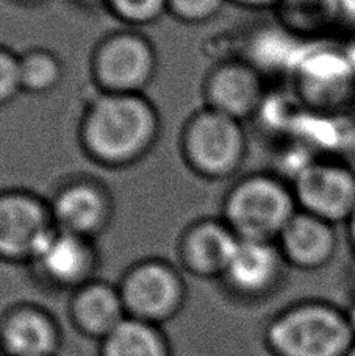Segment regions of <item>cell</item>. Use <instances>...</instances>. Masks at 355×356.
Masks as SVG:
<instances>
[{"mask_svg":"<svg viewBox=\"0 0 355 356\" xmlns=\"http://www.w3.org/2000/svg\"><path fill=\"white\" fill-rule=\"evenodd\" d=\"M297 72L303 92L318 105L346 104L355 89V69L340 50L320 49L301 56Z\"/></svg>","mask_w":355,"mask_h":356,"instance_id":"9","label":"cell"},{"mask_svg":"<svg viewBox=\"0 0 355 356\" xmlns=\"http://www.w3.org/2000/svg\"><path fill=\"white\" fill-rule=\"evenodd\" d=\"M21 86L29 92H47L60 83L63 67L54 54L47 50H31L19 58Z\"/></svg>","mask_w":355,"mask_h":356,"instance_id":"19","label":"cell"},{"mask_svg":"<svg viewBox=\"0 0 355 356\" xmlns=\"http://www.w3.org/2000/svg\"><path fill=\"white\" fill-rule=\"evenodd\" d=\"M21 89L19 58L13 56L10 52L0 50V104L15 97Z\"/></svg>","mask_w":355,"mask_h":356,"instance_id":"22","label":"cell"},{"mask_svg":"<svg viewBox=\"0 0 355 356\" xmlns=\"http://www.w3.org/2000/svg\"><path fill=\"white\" fill-rule=\"evenodd\" d=\"M244 144L239 120L212 108L196 114L183 139L189 164L199 174L212 178L235 172L244 156Z\"/></svg>","mask_w":355,"mask_h":356,"instance_id":"4","label":"cell"},{"mask_svg":"<svg viewBox=\"0 0 355 356\" xmlns=\"http://www.w3.org/2000/svg\"><path fill=\"white\" fill-rule=\"evenodd\" d=\"M282 257L301 269H320L337 253L338 236L335 225L297 209L278 236Z\"/></svg>","mask_w":355,"mask_h":356,"instance_id":"10","label":"cell"},{"mask_svg":"<svg viewBox=\"0 0 355 356\" xmlns=\"http://www.w3.org/2000/svg\"><path fill=\"white\" fill-rule=\"evenodd\" d=\"M291 189L301 211L333 225L346 224L355 209V172L343 163H307L297 170Z\"/></svg>","mask_w":355,"mask_h":356,"instance_id":"5","label":"cell"},{"mask_svg":"<svg viewBox=\"0 0 355 356\" xmlns=\"http://www.w3.org/2000/svg\"><path fill=\"white\" fill-rule=\"evenodd\" d=\"M224 0H168V10L182 21L202 22L221 10Z\"/></svg>","mask_w":355,"mask_h":356,"instance_id":"21","label":"cell"},{"mask_svg":"<svg viewBox=\"0 0 355 356\" xmlns=\"http://www.w3.org/2000/svg\"><path fill=\"white\" fill-rule=\"evenodd\" d=\"M282 253L268 241L239 239L226 275L239 289L262 291L276 278Z\"/></svg>","mask_w":355,"mask_h":356,"instance_id":"15","label":"cell"},{"mask_svg":"<svg viewBox=\"0 0 355 356\" xmlns=\"http://www.w3.org/2000/svg\"><path fill=\"white\" fill-rule=\"evenodd\" d=\"M56 228L88 238L109 219V200L96 184L72 183L56 194L50 208Z\"/></svg>","mask_w":355,"mask_h":356,"instance_id":"12","label":"cell"},{"mask_svg":"<svg viewBox=\"0 0 355 356\" xmlns=\"http://www.w3.org/2000/svg\"><path fill=\"white\" fill-rule=\"evenodd\" d=\"M123 21L143 25L157 21L168 10V0H105Z\"/></svg>","mask_w":355,"mask_h":356,"instance_id":"20","label":"cell"},{"mask_svg":"<svg viewBox=\"0 0 355 356\" xmlns=\"http://www.w3.org/2000/svg\"><path fill=\"white\" fill-rule=\"evenodd\" d=\"M3 344L13 356H49L56 347L52 323L35 311H21L5 322Z\"/></svg>","mask_w":355,"mask_h":356,"instance_id":"16","label":"cell"},{"mask_svg":"<svg viewBox=\"0 0 355 356\" xmlns=\"http://www.w3.org/2000/svg\"><path fill=\"white\" fill-rule=\"evenodd\" d=\"M269 344L281 356H346L355 334L347 313L331 303L307 302L272 322Z\"/></svg>","mask_w":355,"mask_h":356,"instance_id":"2","label":"cell"},{"mask_svg":"<svg viewBox=\"0 0 355 356\" xmlns=\"http://www.w3.org/2000/svg\"><path fill=\"white\" fill-rule=\"evenodd\" d=\"M239 238L227 224L202 222L188 232L183 255L193 270L202 275L226 273Z\"/></svg>","mask_w":355,"mask_h":356,"instance_id":"13","label":"cell"},{"mask_svg":"<svg viewBox=\"0 0 355 356\" xmlns=\"http://www.w3.org/2000/svg\"><path fill=\"white\" fill-rule=\"evenodd\" d=\"M35 261L55 282L75 283L90 272L93 253L86 238L54 228Z\"/></svg>","mask_w":355,"mask_h":356,"instance_id":"14","label":"cell"},{"mask_svg":"<svg viewBox=\"0 0 355 356\" xmlns=\"http://www.w3.org/2000/svg\"><path fill=\"white\" fill-rule=\"evenodd\" d=\"M347 317H349V322H351V327H352V332L355 334V303L351 307V309L347 311Z\"/></svg>","mask_w":355,"mask_h":356,"instance_id":"25","label":"cell"},{"mask_svg":"<svg viewBox=\"0 0 355 356\" xmlns=\"http://www.w3.org/2000/svg\"><path fill=\"white\" fill-rule=\"evenodd\" d=\"M293 189L278 178L253 175L239 181L226 200V224L239 239H278L297 213Z\"/></svg>","mask_w":355,"mask_h":356,"instance_id":"3","label":"cell"},{"mask_svg":"<svg viewBox=\"0 0 355 356\" xmlns=\"http://www.w3.org/2000/svg\"><path fill=\"white\" fill-rule=\"evenodd\" d=\"M105 356H166L157 333L139 319H124L105 338Z\"/></svg>","mask_w":355,"mask_h":356,"instance_id":"18","label":"cell"},{"mask_svg":"<svg viewBox=\"0 0 355 356\" xmlns=\"http://www.w3.org/2000/svg\"><path fill=\"white\" fill-rule=\"evenodd\" d=\"M93 71L104 92L139 94L154 75L155 54L143 36L119 33L100 44Z\"/></svg>","mask_w":355,"mask_h":356,"instance_id":"6","label":"cell"},{"mask_svg":"<svg viewBox=\"0 0 355 356\" xmlns=\"http://www.w3.org/2000/svg\"><path fill=\"white\" fill-rule=\"evenodd\" d=\"M235 2L249 5V6H265V5H272L276 2H282V0H235Z\"/></svg>","mask_w":355,"mask_h":356,"instance_id":"24","label":"cell"},{"mask_svg":"<svg viewBox=\"0 0 355 356\" xmlns=\"http://www.w3.org/2000/svg\"><path fill=\"white\" fill-rule=\"evenodd\" d=\"M346 356H355V344L352 346V348H351V350L346 353Z\"/></svg>","mask_w":355,"mask_h":356,"instance_id":"26","label":"cell"},{"mask_svg":"<svg viewBox=\"0 0 355 356\" xmlns=\"http://www.w3.org/2000/svg\"><path fill=\"white\" fill-rule=\"evenodd\" d=\"M157 131V113L143 95L104 92L86 113L81 141L97 161L123 166L149 150Z\"/></svg>","mask_w":355,"mask_h":356,"instance_id":"1","label":"cell"},{"mask_svg":"<svg viewBox=\"0 0 355 356\" xmlns=\"http://www.w3.org/2000/svg\"><path fill=\"white\" fill-rule=\"evenodd\" d=\"M345 225H346V230H347V236H349V241H351V245H352V249L355 252V209H354V213L351 214V218L347 219Z\"/></svg>","mask_w":355,"mask_h":356,"instance_id":"23","label":"cell"},{"mask_svg":"<svg viewBox=\"0 0 355 356\" xmlns=\"http://www.w3.org/2000/svg\"><path fill=\"white\" fill-rule=\"evenodd\" d=\"M207 97L212 110L239 120L251 116L262 104V80L253 66L229 63L219 66L208 79Z\"/></svg>","mask_w":355,"mask_h":356,"instance_id":"11","label":"cell"},{"mask_svg":"<svg viewBox=\"0 0 355 356\" xmlns=\"http://www.w3.org/2000/svg\"><path fill=\"white\" fill-rule=\"evenodd\" d=\"M50 208L35 195L15 193L0 197V255L31 258L54 230Z\"/></svg>","mask_w":355,"mask_h":356,"instance_id":"7","label":"cell"},{"mask_svg":"<svg viewBox=\"0 0 355 356\" xmlns=\"http://www.w3.org/2000/svg\"><path fill=\"white\" fill-rule=\"evenodd\" d=\"M182 296L175 272L161 263H145L132 269L124 280L120 298L125 308L141 319L169 316Z\"/></svg>","mask_w":355,"mask_h":356,"instance_id":"8","label":"cell"},{"mask_svg":"<svg viewBox=\"0 0 355 356\" xmlns=\"http://www.w3.org/2000/svg\"><path fill=\"white\" fill-rule=\"evenodd\" d=\"M123 309L120 294L104 284H91L81 289L74 302L75 321L80 328L105 338L124 321Z\"/></svg>","mask_w":355,"mask_h":356,"instance_id":"17","label":"cell"}]
</instances>
